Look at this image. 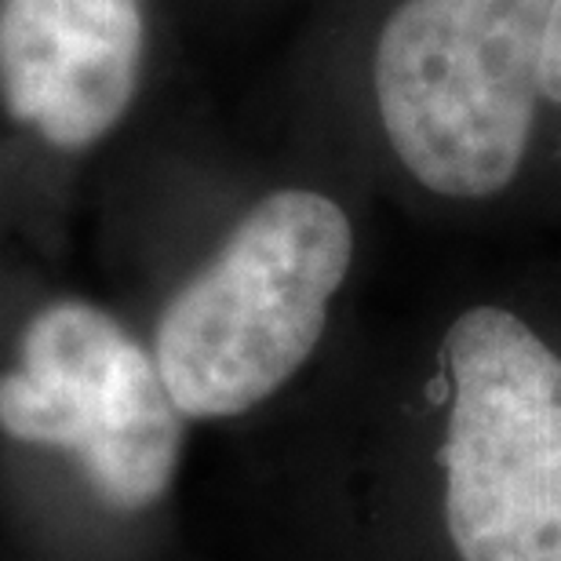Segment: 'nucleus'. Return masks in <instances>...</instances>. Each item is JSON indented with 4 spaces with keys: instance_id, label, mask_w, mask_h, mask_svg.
<instances>
[{
    "instance_id": "3",
    "label": "nucleus",
    "mask_w": 561,
    "mask_h": 561,
    "mask_svg": "<svg viewBox=\"0 0 561 561\" xmlns=\"http://www.w3.org/2000/svg\"><path fill=\"white\" fill-rule=\"evenodd\" d=\"M445 525L463 561H561V357L500 307L445 335Z\"/></svg>"
},
{
    "instance_id": "5",
    "label": "nucleus",
    "mask_w": 561,
    "mask_h": 561,
    "mask_svg": "<svg viewBox=\"0 0 561 561\" xmlns=\"http://www.w3.org/2000/svg\"><path fill=\"white\" fill-rule=\"evenodd\" d=\"M142 0H0V99L59 150L125 117L142 70Z\"/></svg>"
},
{
    "instance_id": "2",
    "label": "nucleus",
    "mask_w": 561,
    "mask_h": 561,
    "mask_svg": "<svg viewBox=\"0 0 561 561\" xmlns=\"http://www.w3.org/2000/svg\"><path fill=\"white\" fill-rule=\"evenodd\" d=\"M554 0H405L376 44L379 121L401 164L442 197L518 175L543 95Z\"/></svg>"
},
{
    "instance_id": "1",
    "label": "nucleus",
    "mask_w": 561,
    "mask_h": 561,
    "mask_svg": "<svg viewBox=\"0 0 561 561\" xmlns=\"http://www.w3.org/2000/svg\"><path fill=\"white\" fill-rule=\"evenodd\" d=\"M354 260L351 219L313 190H277L161 313L157 368L186 420L255 409L307 365Z\"/></svg>"
},
{
    "instance_id": "6",
    "label": "nucleus",
    "mask_w": 561,
    "mask_h": 561,
    "mask_svg": "<svg viewBox=\"0 0 561 561\" xmlns=\"http://www.w3.org/2000/svg\"><path fill=\"white\" fill-rule=\"evenodd\" d=\"M543 95L561 106V0H554L543 44Z\"/></svg>"
},
{
    "instance_id": "4",
    "label": "nucleus",
    "mask_w": 561,
    "mask_h": 561,
    "mask_svg": "<svg viewBox=\"0 0 561 561\" xmlns=\"http://www.w3.org/2000/svg\"><path fill=\"white\" fill-rule=\"evenodd\" d=\"M183 420L157 357L84 299L33 313L15 365L0 373V431L73 456L95 500L117 514L150 511L172 489Z\"/></svg>"
}]
</instances>
